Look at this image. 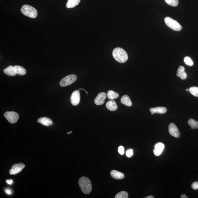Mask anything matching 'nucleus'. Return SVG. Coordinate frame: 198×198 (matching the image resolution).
<instances>
[{"mask_svg": "<svg viewBox=\"0 0 198 198\" xmlns=\"http://www.w3.org/2000/svg\"><path fill=\"white\" fill-rule=\"evenodd\" d=\"M79 185L83 192L88 194L92 190V185L90 180L86 177H81L79 180Z\"/></svg>", "mask_w": 198, "mask_h": 198, "instance_id": "nucleus-2", "label": "nucleus"}, {"mask_svg": "<svg viewBox=\"0 0 198 198\" xmlns=\"http://www.w3.org/2000/svg\"><path fill=\"white\" fill-rule=\"evenodd\" d=\"M77 77L75 75H70L64 77L59 82V84L62 87L69 86L76 81Z\"/></svg>", "mask_w": 198, "mask_h": 198, "instance_id": "nucleus-5", "label": "nucleus"}, {"mask_svg": "<svg viewBox=\"0 0 198 198\" xmlns=\"http://www.w3.org/2000/svg\"><path fill=\"white\" fill-rule=\"evenodd\" d=\"M80 0H68L66 3V6L68 8H74L78 5Z\"/></svg>", "mask_w": 198, "mask_h": 198, "instance_id": "nucleus-19", "label": "nucleus"}, {"mask_svg": "<svg viewBox=\"0 0 198 198\" xmlns=\"http://www.w3.org/2000/svg\"><path fill=\"white\" fill-rule=\"evenodd\" d=\"M124 148L122 146H120L118 148V152L121 155H123L124 154Z\"/></svg>", "mask_w": 198, "mask_h": 198, "instance_id": "nucleus-28", "label": "nucleus"}, {"mask_svg": "<svg viewBox=\"0 0 198 198\" xmlns=\"http://www.w3.org/2000/svg\"><path fill=\"white\" fill-rule=\"evenodd\" d=\"M112 54L114 59L120 63L125 62L128 59L127 53L120 47L115 48L113 51Z\"/></svg>", "mask_w": 198, "mask_h": 198, "instance_id": "nucleus-1", "label": "nucleus"}, {"mask_svg": "<svg viewBox=\"0 0 198 198\" xmlns=\"http://www.w3.org/2000/svg\"><path fill=\"white\" fill-rule=\"evenodd\" d=\"M37 122L43 125L49 126L53 124L52 120L48 118L41 117L38 119Z\"/></svg>", "mask_w": 198, "mask_h": 198, "instance_id": "nucleus-12", "label": "nucleus"}, {"mask_svg": "<svg viewBox=\"0 0 198 198\" xmlns=\"http://www.w3.org/2000/svg\"><path fill=\"white\" fill-rule=\"evenodd\" d=\"M121 102L126 106H131L132 105V103L130 97L127 95H124L121 99Z\"/></svg>", "mask_w": 198, "mask_h": 198, "instance_id": "nucleus-18", "label": "nucleus"}, {"mask_svg": "<svg viewBox=\"0 0 198 198\" xmlns=\"http://www.w3.org/2000/svg\"><path fill=\"white\" fill-rule=\"evenodd\" d=\"M192 187L194 190L198 189V182H194L192 185Z\"/></svg>", "mask_w": 198, "mask_h": 198, "instance_id": "nucleus-29", "label": "nucleus"}, {"mask_svg": "<svg viewBox=\"0 0 198 198\" xmlns=\"http://www.w3.org/2000/svg\"><path fill=\"white\" fill-rule=\"evenodd\" d=\"M25 167V164L21 163L13 164L10 170L9 173L11 175H15L20 172Z\"/></svg>", "mask_w": 198, "mask_h": 198, "instance_id": "nucleus-7", "label": "nucleus"}, {"mask_svg": "<svg viewBox=\"0 0 198 198\" xmlns=\"http://www.w3.org/2000/svg\"><path fill=\"white\" fill-rule=\"evenodd\" d=\"M167 110V109L163 107H157L151 108L150 110L152 115L154 113L164 114L166 113Z\"/></svg>", "mask_w": 198, "mask_h": 198, "instance_id": "nucleus-13", "label": "nucleus"}, {"mask_svg": "<svg viewBox=\"0 0 198 198\" xmlns=\"http://www.w3.org/2000/svg\"><path fill=\"white\" fill-rule=\"evenodd\" d=\"M21 11L23 15L31 18L35 19L37 15V10L29 5H24L21 7Z\"/></svg>", "mask_w": 198, "mask_h": 198, "instance_id": "nucleus-3", "label": "nucleus"}, {"mask_svg": "<svg viewBox=\"0 0 198 198\" xmlns=\"http://www.w3.org/2000/svg\"><path fill=\"white\" fill-rule=\"evenodd\" d=\"M107 96L110 100H113L118 98L119 94L118 93L114 92V91L109 90L107 94Z\"/></svg>", "mask_w": 198, "mask_h": 198, "instance_id": "nucleus-21", "label": "nucleus"}, {"mask_svg": "<svg viewBox=\"0 0 198 198\" xmlns=\"http://www.w3.org/2000/svg\"><path fill=\"white\" fill-rule=\"evenodd\" d=\"M164 21L166 25L170 28L175 31H180L182 28L181 25L177 21L175 20L170 17H167L164 19Z\"/></svg>", "mask_w": 198, "mask_h": 198, "instance_id": "nucleus-4", "label": "nucleus"}, {"mask_svg": "<svg viewBox=\"0 0 198 198\" xmlns=\"http://www.w3.org/2000/svg\"><path fill=\"white\" fill-rule=\"evenodd\" d=\"M181 198H187L188 197L185 194H183L181 196Z\"/></svg>", "mask_w": 198, "mask_h": 198, "instance_id": "nucleus-32", "label": "nucleus"}, {"mask_svg": "<svg viewBox=\"0 0 198 198\" xmlns=\"http://www.w3.org/2000/svg\"><path fill=\"white\" fill-rule=\"evenodd\" d=\"M115 198H127L128 194L127 192L122 191L118 193L115 196Z\"/></svg>", "mask_w": 198, "mask_h": 198, "instance_id": "nucleus-24", "label": "nucleus"}, {"mask_svg": "<svg viewBox=\"0 0 198 198\" xmlns=\"http://www.w3.org/2000/svg\"><path fill=\"white\" fill-rule=\"evenodd\" d=\"M186 90H187V91H189V89H186Z\"/></svg>", "mask_w": 198, "mask_h": 198, "instance_id": "nucleus-36", "label": "nucleus"}, {"mask_svg": "<svg viewBox=\"0 0 198 198\" xmlns=\"http://www.w3.org/2000/svg\"><path fill=\"white\" fill-rule=\"evenodd\" d=\"M185 68L183 67L180 66L177 71V76L180 77L183 80H185L187 77V75L185 72Z\"/></svg>", "mask_w": 198, "mask_h": 198, "instance_id": "nucleus-14", "label": "nucleus"}, {"mask_svg": "<svg viewBox=\"0 0 198 198\" xmlns=\"http://www.w3.org/2000/svg\"><path fill=\"white\" fill-rule=\"evenodd\" d=\"M110 175L114 179H121L124 178V174L116 170H112L110 172Z\"/></svg>", "mask_w": 198, "mask_h": 198, "instance_id": "nucleus-17", "label": "nucleus"}, {"mask_svg": "<svg viewBox=\"0 0 198 198\" xmlns=\"http://www.w3.org/2000/svg\"><path fill=\"white\" fill-rule=\"evenodd\" d=\"M72 131H70V132H67V134H70V133H72Z\"/></svg>", "mask_w": 198, "mask_h": 198, "instance_id": "nucleus-35", "label": "nucleus"}, {"mask_svg": "<svg viewBox=\"0 0 198 198\" xmlns=\"http://www.w3.org/2000/svg\"><path fill=\"white\" fill-rule=\"evenodd\" d=\"M107 97V94L104 92L101 93L97 96L94 100L95 104L97 105H100L103 104L105 102V100Z\"/></svg>", "mask_w": 198, "mask_h": 198, "instance_id": "nucleus-10", "label": "nucleus"}, {"mask_svg": "<svg viewBox=\"0 0 198 198\" xmlns=\"http://www.w3.org/2000/svg\"><path fill=\"white\" fill-rule=\"evenodd\" d=\"M15 68L16 73L18 75L23 76V75H24L26 74V69L22 67L19 66V65H15Z\"/></svg>", "mask_w": 198, "mask_h": 198, "instance_id": "nucleus-20", "label": "nucleus"}, {"mask_svg": "<svg viewBox=\"0 0 198 198\" xmlns=\"http://www.w3.org/2000/svg\"><path fill=\"white\" fill-rule=\"evenodd\" d=\"M84 90L85 91V92H86V93L88 95V92H87V91L85 90V89H84V88H80L78 90Z\"/></svg>", "mask_w": 198, "mask_h": 198, "instance_id": "nucleus-33", "label": "nucleus"}, {"mask_svg": "<svg viewBox=\"0 0 198 198\" xmlns=\"http://www.w3.org/2000/svg\"><path fill=\"white\" fill-rule=\"evenodd\" d=\"M5 192L7 194H8V195H11V190L9 189H7L5 190Z\"/></svg>", "mask_w": 198, "mask_h": 198, "instance_id": "nucleus-30", "label": "nucleus"}, {"mask_svg": "<svg viewBox=\"0 0 198 198\" xmlns=\"http://www.w3.org/2000/svg\"><path fill=\"white\" fill-rule=\"evenodd\" d=\"M4 116L10 123H15L17 122L19 116L17 113L15 112H6L4 114Z\"/></svg>", "mask_w": 198, "mask_h": 198, "instance_id": "nucleus-6", "label": "nucleus"}, {"mask_svg": "<svg viewBox=\"0 0 198 198\" xmlns=\"http://www.w3.org/2000/svg\"><path fill=\"white\" fill-rule=\"evenodd\" d=\"M184 62L186 65L189 66H192L193 65L194 63L192 59L189 57H186L184 59Z\"/></svg>", "mask_w": 198, "mask_h": 198, "instance_id": "nucleus-25", "label": "nucleus"}, {"mask_svg": "<svg viewBox=\"0 0 198 198\" xmlns=\"http://www.w3.org/2000/svg\"><path fill=\"white\" fill-rule=\"evenodd\" d=\"M189 91L193 96L198 97V88L196 87H192L189 89Z\"/></svg>", "mask_w": 198, "mask_h": 198, "instance_id": "nucleus-23", "label": "nucleus"}, {"mask_svg": "<svg viewBox=\"0 0 198 198\" xmlns=\"http://www.w3.org/2000/svg\"><path fill=\"white\" fill-rule=\"evenodd\" d=\"M7 183L8 184H9V185H11L12 183H13V181L11 179L10 180H7L6 181Z\"/></svg>", "mask_w": 198, "mask_h": 198, "instance_id": "nucleus-31", "label": "nucleus"}, {"mask_svg": "<svg viewBox=\"0 0 198 198\" xmlns=\"http://www.w3.org/2000/svg\"><path fill=\"white\" fill-rule=\"evenodd\" d=\"M169 132L172 136L175 138L179 137L180 133L175 124L170 123L169 126Z\"/></svg>", "mask_w": 198, "mask_h": 198, "instance_id": "nucleus-9", "label": "nucleus"}, {"mask_svg": "<svg viewBox=\"0 0 198 198\" xmlns=\"http://www.w3.org/2000/svg\"><path fill=\"white\" fill-rule=\"evenodd\" d=\"M154 197L153 196H148L146 197V198H154Z\"/></svg>", "mask_w": 198, "mask_h": 198, "instance_id": "nucleus-34", "label": "nucleus"}, {"mask_svg": "<svg viewBox=\"0 0 198 198\" xmlns=\"http://www.w3.org/2000/svg\"><path fill=\"white\" fill-rule=\"evenodd\" d=\"M80 94L79 91L75 90L72 93L71 97V102L73 105L76 106L80 101Z\"/></svg>", "mask_w": 198, "mask_h": 198, "instance_id": "nucleus-8", "label": "nucleus"}, {"mask_svg": "<svg viewBox=\"0 0 198 198\" xmlns=\"http://www.w3.org/2000/svg\"><path fill=\"white\" fill-rule=\"evenodd\" d=\"M168 5L173 6H176L178 4V0H165Z\"/></svg>", "mask_w": 198, "mask_h": 198, "instance_id": "nucleus-26", "label": "nucleus"}, {"mask_svg": "<svg viewBox=\"0 0 198 198\" xmlns=\"http://www.w3.org/2000/svg\"><path fill=\"white\" fill-rule=\"evenodd\" d=\"M133 154V150L132 149H129L127 150L126 153V155L127 157L130 158L131 157Z\"/></svg>", "mask_w": 198, "mask_h": 198, "instance_id": "nucleus-27", "label": "nucleus"}, {"mask_svg": "<svg viewBox=\"0 0 198 198\" xmlns=\"http://www.w3.org/2000/svg\"><path fill=\"white\" fill-rule=\"evenodd\" d=\"M165 148L164 144L161 142H158L155 144L153 150V153L156 156H159L161 154Z\"/></svg>", "mask_w": 198, "mask_h": 198, "instance_id": "nucleus-11", "label": "nucleus"}, {"mask_svg": "<svg viewBox=\"0 0 198 198\" xmlns=\"http://www.w3.org/2000/svg\"><path fill=\"white\" fill-rule=\"evenodd\" d=\"M106 106L108 110L111 111H114L118 109V106L116 102L112 100L109 101L107 102Z\"/></svg>", "mask_w": 198, "mask_h": 198, "instance_id": "nucleus-15", "label": "nucleus"}, {"mask_svg": "<svg viewBox=\"0 0 198 198\" xmlns=\"http://www.w3.org/2000/svg\"><path fill=\"white\" fill-rule=\"evenodd\" d=\"M3 72L5 74L9 76H15L17 74L15 72V67L11 65L8 67L7 68L4 69Z\"/></svg>", "mask_w": 198, "mask_h": 198, "instance_id": "nucleus-16", "label": "nucleus"}, {"mask_svg": "<svg viewBox=\"0 0 198 198\" xmlns=\"http://www.w3.org/2000/svg\"><path fill=\"white\" fill-rule=\"evenodd\" d=\"M188 123L189 125L191 127L192 129L198 128V122L196 121L193 119H190Z\"/></svg>", "mask_w": 198, "mask_h": 198, "instance_id": "nucleus-22", "label": "nucleus"}]
</instances>
